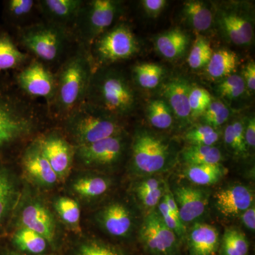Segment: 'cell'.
Returning <instances> with one entry per match:
<instances>
[{
  "label": "cell",
  "mask_w": 255,
  "mask_h": 255,
  "mask_svg": "<svg viewBox=\"0 0 255 255\" xmlns=\"http://www.w3.org/2000/svg\"><path fill=\"white\" fill-rule=\"evenodd\" d=\"M18 91L4 74L0 75V159L31 137L41 124V112L36 104Z\"/></svg>",
  "instance_id": "cell-1"
},
{
  "label": "cell",
  "mask_w": 255,
  "mask_h": 255,
  "mask_svg": "<svg viewBox=\"0 0 255 255\" xmlns=\"http://www.w3.org/2000/svg\"><path fill=\"white\" fill-rule=\"evenodd\" d=\"M93 71L88 50L78 45L55 73L56 91L48 112L63 121L80 107L86 98Z\"/></svg>",
  "instance_id": "cell-2"
},
{
  "label": "cell",
  "mask_w": 255,
  "mask_h": 255,
  "mask_svg": "<svg viewBox=\"0 0 255 255\" xmlns=\"http://www.w3.org/2000/svg\"><path fill=\"white\" fill-rule=\"evenodd\" d=\"M85 102L120 119L134 112L137 98L123 72L106 66L94 70Z\"/></svg>",
  "instance_id": "cell-3"
},
{
  "label": "cell",
  "mask_w": 255,
  "mask_h": 255,
  "mask_svg": "<svg viewBox=\"0 0 255 255\" xmlns=\"http://www.w3.org/2000/svg\"><path fill=\"white\" fill-rule=\"evenodd\" d=\"M63 122L76 147L122 135L124 131L120 119L86 102L74 110Z\"/></svg>",
  "instance_id": "cell-4"
},
{
  "label": "cell",
  "mask_w": 255,
  "mask_h": 255,
  "mask_svg": "<svg viewBox=\"0 0 255 255\" xmlns=\"http://www.w3.org/2000/svg\"><path fill=\"white\" fill-rule=\"evenodd\" d=\"M20 46L47 66L58 63L63 58L71 35L55 25L43 22L32 23L17 28Z\"/></svg>",
  "instance_id": "cell-5"
},
{
  "label": "cell",
  "mask_w": 255,
  "mask_h": 255,
  "mask_svg": "<svg viewBox=\"0 0 255 255\" xmlns=\"http://www.w3.org/2000/svg\"><path fill=\"white\" fill-rule=\"evenodd\" d=\"M122 11L123 3L117 0L84 1L72 31L73 38L88 50L99 36L113 26Z\"/></svg>",
  "instance_id": "cell-6"
},
{
  "label": "cell",
  "mask_w": 255,
  "mask_h": 255,
  "mask_svg": "<svg viewBox=\"0 0 255 255\" xmlns=\"http://www.w3.org/2000/svg\"><path fill=\"white\" fill-rule=\"evenodd\" d=\"M139 51V43L131 28L120 22L99 36L88 48L94 70L131 58Z\"/></svg>",
  "instance_id": "cell-7"
},
{
  "label": "cell",
  "mask_w": 255,
  "mask_h": 255,
  "mask_svg": "<svg viewBox=\"0 0 255 255\" xmlns=\"http://www.w3.org/2000/svg\"><path fill=\"white\" fill-rule=\"evenodd\" d=\"M254 15L243 2H229L216 8L214 23L223 38L236 46H248L254 38Z\"/></svg>",
  "instance_id": "cell-8"
},
{
  "label": "cell",
  "mask_w": 255,
  "mask_h": 255,
  "mask_svg": "<svg viewBox=\"0 0 255 255\" xmlns=\"http://www.w3.org/2000/svg\"><path fill=\"white\" fill-rule=\"evenodd\" d=\"M172 157L169 142L147 130H139L132 144V161L139 172L154 174L163 170Z\"/></svg>",
  "instance_id": "cell-9"
},
{
  "label": "cell",
  "mask_w": 255,
  "mask_h": 255,
  "mask_svg": "<svg viewBox=\"0 0 255 255\" xmlns=\"http://www.w3.org/2000/svg\"><path fill=\"white\" fill-rule=\"evenodd\" d=\"M13 85L28 97H41L46 101L48 112L56 91V78L49 67L33 59L15 71Z\"/></svg>",
  "instance_id": "cell-10"
},
{
  "label": "cell",
  "mask_w": 255,
  "mask_h": 255,
  "mask_svg": "<svg viewBox=\"0 0 255 255\" xmlns=\"http://www.w3.org/2000/svg\"><path fill=\"white\" fill-rule=\"evenodd\" d=\"M140 234L144 246L152 254L170 255L175 251L177 235L166 226L157 211L147 215Z\"/></svg>",
  "instance_id": "cell-11"
},
{
  "label": "cell",
  "mask_w": 255,
  "mask_h": 255,
  "mask_svg": "<svg viewBox=\"0 0 255 255\" xmlns=\"http://www.w3.org/2000/svg\"><path fill=\"white\" fill-rule=\"evenodd\" d=\"M42 153L49 162L58 179L68 175L75 150L65 137L58 132H51L37 137Z\"/></svg>",
  "instance_id": "cell-12"
},
{
  "label": "cell",
  "mask_w": 255,
  "mask_h": 255,
  "mask_svg": "<svg viewBox=\"0 0 255 255\" xmlns=\"http://www.w3.org/2000/svg\"><path fill=\"white\" fill-rule=\"evenodd\" d=\"M125 150L123 134L75 147L79 159L88 166L111 165L119 162Z\"/></svg>",
  "instance_id": "cell-13"
},
{
  "label": "cell",
  "mask_w": 255,
  "mask_h": 255,
  "mask_svg": "<svg viewBox=\"0 0 255 255\" xmlns=\"http://www.w3.org/2000/svg\"><path fill=\"white\" fill-rule=\"evenodd\" d=\"M21 164L28 179L41 187H52L59 179L42 153L37 137L23 151Z\"/></svg>",
  "instance_id": "cell-14"
},
{
  "label": "cell",
  "mask_w": 255,
  "mask_h": 255,
  "mask_svg": "<svg viewBox=\"0 0 255 255\" xmlns=\"http://www.w3.org/2000/svg\"><path fill=\"white\" fill-rule=\"evenodd\" d=\"M83 1L82 0H41L38 1V9L45 18L44 21L65 30L72 36V31Z\"/></svg>",
  "instance_id": "cell-15"
},
{
  "label": "cell",
  "mask_w": 255,
  "mask_h": 255,
  "mask_svg": "<svg viewBox=\"0 0 255 255\" xmlns=\"http://www.w3.org/2000/svg\"><path fill=\"white\" fill-rule=\"evenodd\" d=\"M21 227L38 233L53 245L56 237V226L53 214L41 203L31 201L21 209L19 214Z\"/></svg>",
  "instance_id": "cell-16"
},
{
  "label": "cell",
  "mask_w": 255,
  "mask_h": 255,
  "mask_svg": "<svg viewBox=\"0 0 255 255\" xmlns=\"http://www.w3.org/2000/svg\"><path fill=\"white\" fill-rule=\"evenodd\" d=\"M216 206L223 216H241L254 205L255 196L251 189L243 185H234L222 189L215 195Z\"/></svg>",
  "instance_id": "cell-17"
},
{
  "label": "cell",
  "mask_w": 255,
  "mask_h": 255,
  "mask_svg": "<svg viewBox=\"0 0 255 255\" xmlns=\"http://www.w3.org/2000/svg\"><path fill=\"white\" fill-rule=\"evenodd\" d=\"M191 85L184 78L170 79L164 83L162 91L164 100L170 107L174 117L186 124L191 121V112L189 108V96Z\"/></svg>",
  "instance_id": "cell-18"
},
{
  "label": "cell",
  "mask_w": 255,
  "mask_h": 255,
  "mask_svg": "<svg viewBox=\"0 0 255 255\" xmlns=\"http://www.w3.org/2000/svg\"><path fill=\"white\" fill-rule=\"evenodd\" d=\"M18 187L12 171L0 159V236L5 232L16 206Z\"/></svg>",
  "instance_id": "cell-19"
},
{
  "label": "cell",
  "mask_w": 255,
  "mask_h": 255,
  "mask_svg": "<svg viewBox=\"0 0 255 255\" xmlns=\"http://www.w3.org/2000/svg\"><path fill=\"white\" fill-rule=\"evenodd\" d=\"M182 223H190L200 217L205 211V194L196 188L181 187L173 194Z\"/></svg>",
  "instance_id": "cell-20"
},
{
  "label": "cell",
  "mask_w": 255,
  "mask_h": 255,
  "mask_svg": "<svg viewBox=\"0 0 255 255\" xmlns=\"http://www.w3.org/2000/svg\"><path fill=\"white\" fill-rule=\"evenodd\" d=\"M154 44L156 50L164 58L176 60L185 55L189 38L181 28H172L156 37Z\"/></svg>",
  "instance_id": "cell-21"
},
{
  "label": "cell",
  "mask_w": 255,
  "mask_h": 255,
  "mask_svg": "<svg viewBox=\"0 0 255 255\" xmlns=\"http://www.w3.org/2000/svg\"><path fill=\"white\" fill-rule=\"evenodd\" d=\"M27 53L21 51L12 36L0 28V75L16 71L28 63Z\"/></svg>",
  "instance_id": "cell-22"
},
{
  "label": "cell",
  "mask_w": 255,
  "mask_h": 255,
  "mask_svg": "<svg viewBox=\"0 0 255 255\" xmlns=\"http://www.w3.org/2000/svg\"><path fill=\"white\" fill-rule=\"evenodd\" d=\"M219 243L217 230L206 223H197L189 233V246L192 255H213Z\"/></svg>",
  "instance_id": "cell-23"
},
{
  "label": "cell",
  "mask_w": 255,
  "mask_h": 255,
  "mask_svg": "<svg viewBox=\"0 0 255 255\" xmlns=\"http://www.w3.org/2000/svg\"><path fill=\"white\" fill-rule=\"evenodd\" d=\"M101 223L107 233L115 237H124L130 232L132 219L130 212L123 204L114 203L104 209Z\"/></svg>",
  "instance_id": "cell-24"
},
{
  "label": "cell",
  "mask_w": 255,
  "mask_h": 255,
  "mask_svg": "<svg viewBox=\"0 0 255 255\" xmlns=\"http://www.w3.org/2000/svg\"><path fill=\"white\" fill-rule=\"evenodd\" d=\"M182 16L189 26L201 33L209 31L214 24V11L205 1H186L182 8Z\"/></svg>",
  "instance_id": "cell-25"
},
{
  "label": "cell",
  "mask_w": 255,
  "mask_h": 255,
  "mask_svg": "<svg viewBox=\"0 0 255 255\" xmlns=\"http://www.w3.org/2000/svg\"><path fill=\"white\" fill-rule=\"evenodd\" d=\"M238 57L235 52L228 49H220L214 52L206 70L213 80H223L235 73L238 66Z\"/></svg>",
  "instance_id": "cell-26"
},
{
  "label": "cell",
  "mask_w": 255,
  "mask_h": 255,
  "mask_svg": "<svg viewBox=\"0 0 255 255\" xmlns=\"http://www.w3.org/2000/svg\"><path fill=\"white\" fill-rule=\"evenodd\" d=\"M38 7V1L33 0H6L3 1V17L10 26L23 27L25 21L31 17Z\"/></svg>",
  "instance_id": "cell-27"
},
{
  "label": "cell",
  "mask_w": 255,
  "mask_h": 255,
  "mask_svg": "<svg viewBox=\"0 0 255 255\" xmlns=\"http://www.w3.org/2000/svg\"><path fill=\"white\" fill-rule=\"evenodd\" d=\"M11 243L18 251L36 255L44 253L48 244L44 238L24 227L15 231L11 237Z\"/></svg>",
  "instance_id": "cell-28"
},
{
  "label": "cell",
  "mask_w": 255,
  "mask_h": 255,
  "mask_svg": "<svg viewBox=\"0 0 255 255\" xmlns=\"http://www.w3.org/2000/svg\"><path fill=\"white\" fill-rule=\"evenodd\" d=\"M183 160L188 166L220 164L221 150L215 146L190 145L182 152Z\"/></svg>",
  "instance_id": "cell-29"
},
{
  "label": "cell",
  "mask_w": 255,
  "mask_h": 255,
  "mask_svg": "<svg viewBox=\"0 0 255 255\" xmlns=\"http://www.w3.org/2000/svg\"><path fill=\"white\" fill-rule=\"evenodd\" d=\"M132 75L139 87L145 90H152L158 87L162 82L164 70L157 63H139L132 69Z\"/></svg>",
  "instance_id": "cell-30"
},
{
  "label": "cell",
  "mask_w": 255,
  "mask_h": 255,
  "mask_svg": "<svg viewBox=\"0 0 255 255\" xmlns=\"http://www.w3.org/2000/svg\"><path fill=\"white\" fill-rule=\"evenodd\" d=\"M186 176L190 182L198 185L208 186L219 182L225 173L221 164L188 166Z\"/></svg>",
  "instance_id": "cell-31"
},
{
  "label": "cell",
  "mask_w": 255,
  "mask_h": 255,
  "mask_svg": "<svg viewBox=\"0 0 255 255\" xmlns=\"http://www.w3.org/2000/svg\"><path fill=\"white\" fill-rule=\"evenodd\" d=\"M146 114L149 123L155 128L166 130L174 123L173 113L164 100L150 101L147 105Z\"/></svg>",
  "instance_id": "cell-32"
},
{
  "label": "cell",
  "mask_w": 255,
  "mask_h": 255,
  "mask_svg": "<svg viewBox=\"0 0 255 255\" xmlns=\"http://www.w3.org/2000/svg\"><path fill=\"white\" fill-rule=\"evenodd\" d=\"M224 141L228 149L235 155H246L248 149L245 139L244 122L243 120L235 119L226 126Z\"/></svg>",
  "instance_id": "cell-33"
},
{
  "label": "cell",
  "mask_w": 255,
  "mask_h": 255,
  "mask_svg": "<svg viewBox=\"0 0 255 255\" xmlns=\"http://www.w3.org/2000/svg\"><path fill=\"white\" fill-rule=\"evenodd\" d=\"M110 184L105 178L84 177L77 179L73 184V191L85 199L98 197L108 190Z\"/></svg>",
  "instance_id": "cell-34"
},
{
  "label": "cell",
  "mask_w": 255,
  "mask_h": 255,
  "mask_svg": "<svg viewBox=\"0 0 255 255\" xmlns=\"http://www.w3.org/2000/svg\"><path fill=\"white\" fill-rule=\"evenodd\" d=\"M249 243L245 236L238 229L227 230L221 241V255H247Z\"/></svg>",
  "instance_id": "cell-35"
},
{
  "label": "cell",
  "mask_w": 255,
  "mask_h": 255,
  "mask_svg": "<svg viewBox=\"0 0 255 255\" xmlns=\"http://www.w3.org/2000/svg\"><path fill=\"white\" fill-rule=\"evenodd\" d=\"M136 192L142 204L151 209L158 205L163 196L164 188L158 179L149 178L139 184Z\"/></svg>",
  "instance_id": "cell-36"
},
{
  "label": "cell",
  "mask_w": 255,
  "mask_h": 255,
  "mask_svg": "<svg viewBox=\"0 0 255 255\" xmlns=\"http://www.w3.org/2000/svg\"><path fill=\"white\" fill-rule=\"evenodd\" d=\"M213 53L214 51L207 39L201 35H198L191 47L187 63L194 70L206 68Z\"/></svg>",
  "instance_id": "cell-37"
},
{
  "label": "cell",
  "mask_w": 255,
  "mask_h": 255,
  "mask_svg": "<svg viewBox=\"0 0 255 255\" xmlns=\"http://www.w3.org/2000/svg\"><path fill=\"white\" fill-rule=\"evenodd\" d=\"M55 209L65 224L75 231L80 230V206L76 201L68 197H60L55 204Z\"/></svg>",
  "instance_id": "cell-38"
},
{
  "label": "cell",
  "mask_w": 255,
  "mask_h": 255,
  "mask_svg": "<svg viewBox=\"0 0 255 255\" xmlns=\"http://www.w3.org/2000/svg\"><path fill=\"white\" fill-rule=\"evenodd\" d=\"M216 91L221 98L233 102L241 99L246 94L247 89L241 75L234 73L221 80L216 87Z\"/></svg>",
  "instance_id": "cell-39"
},
{
  "label": "cell",
  "mask_w": 255,
  "mask_h": 255,
  "mask_svg": "<svg viewBox=\"0 0 255 255\" xmlns=\"http://www.w3.org/2000/svg\"><path fill=\"white\" fill-rule=\"evenodd\" d=\"M230 116L231 110L227 105L221 101L213 100L200 118L204 124L216 128L226 124Z\"/></svg>",
  "instance_id": "cell-40"
},
{
  "label": "cell",
  "mask_w": 255,
  "mask_h": 255,
  "mask_svg": "<svg viewBox=\"0 0 255 255\" xmlns=\"http://www.w3.org/2000/svg\"><path fill=\"white\" fill-rule=\"evenodd\" d=\"M220 134L216 128L202 124L188 130L186 140L191 145L214 146L219 140Z\"/></svg>",
  "instance_id": "cell-41"
},
{
  "label": "cell",
  "mask_w": 255,
  "mask_h": 255,
  "mask_svg": "<svg viewBox=\"0 0 255 255\" xmlns=\"http://www.w3.org/2000/svg\"><path fill=\"white\" fill-rule=\"evenodd\" d=\"M212 100V96L206 89L191 85L189 96L191 119L200 118Z\"/></svg>",
  "instance_id": "cell-42"
},
{
  "label": "cell",
  "mask_w": 255,
  "mask_h": 255,
  "mask_svg": "<svg viewBox=\"0 0 255 255\" xmlns=\"http://www.w3.org/2000/svg\"><path fill=\"white\" fill-rule=\"evenodd\" d=\"M158 214L160 217L162 218V221L165 223L167 227L170 228L173 231L177 236H182L184 232V228L183 223L180 219H177V217L172 214V213L169 211L165 201L162 197L161 201L158 204Z\"/></svg>",
  "instance_id": "cell-43"
},
{
  "label": "cell",
  "mask_w": 255,
  "mask_h": 255,
  "mask_svg": "<svg viewBox=\"0 0 255 255\" xmlns=\"http://www.w3.org/2000/svg\"><path fill=\"white\" fill-rule=\"evenodd\" d=\"M77 255H119L110 247L97 243L87 242L79 248Z\"/></svg>",
  "instance_id": "cell-44"
},
{
  "label": "cell",
  "mask_w": 255,
  "mask_h": 255,
  "mask_svg": "<svg viewBox=\"0 0 255 255\" xmlns=\"http://www.w3.org/2000/svg\"><path fill=\"white\" fill-rule=\"evenodd\" d=\"M142 9L151 18H157L167 6L166 0H142L140 1Z\"/></svg>",
  "instance_id": "cell-45"
},
{
  "label": "cell",
  "mask_w": 255,
  "mask_h": 255,
  "mask_svg": "<svg viewBox=\"0 0 255 255\" xmlns=\"http://www.w3.org/2000/svg\"><path fill=\"white\" fill-rule=\"evenodd\" d=\"M242 78L246 84L247 91L254 94L255 91V63L251 60L243 68Z\"/></svg>",
  "instance_id": "cell-46"
},
{
  "label": "cell",
  "mask_w": 255,
  "mask_h": 255,
  "mask_svg": "<svg viewBox=\"0 0 255 255\" xmlns=\"http://www.w3.org/2000/svg\"><path fill=\"white\" fill-rule=\"evenodd\" d=\"M245 139L248 149H254L255 147V119L252 116L246 122H244Z\"/></svg>",
  "instance_id": "cell-47"
},
{
  "label": "cell",
  "mask_w": 255,
  "mask_h": 255,
  "mask_svg": "<svg viewBox=\"0 0 255 255\" xmlns=\"http://www.w3.org/2000/svg\"><path fill=\"white\" fill-rule=\"evenodd\" d=\"M242 222L248 229L254 231L255 229V206H252L249 209L241 215Z\"/></svg>",
  "instance_id": "cell-48"
},
{
  "label": "cell",
  "mask_w": 255,
  "mask_h": 255,
  "mask_svg": "<svg viewBox=\"0 0 255 255\" xmlns=\"http://www.w3.org/2000/svg\"><path fill=\"white\" fill-rule=\"evenodd\" d=\"M0 255H23L18 252L11 251L7 248H1L0 249Z\"/></svg>",
  "instance_id": "cell-49"
}]
</instances>
